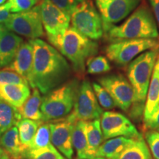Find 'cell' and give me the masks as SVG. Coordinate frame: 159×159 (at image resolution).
I'll return each instance as SVG.
<instances>
[{
	"label": "cell",
	"instance_id": "cell-1",
	"mask_svg": "<svg viewBox=\"0 0 159 159\" xmlns=\"http://www.w3.org/2000/svg\"><path fill=\"white\" fill-rule=\"evenodd\" d=\"M33 47V62L28 83L43 94L62 85L68 79L71 69L63 55L41 39L29 41Z\"/></svg>",
	"mask_w": 159,
	"mask_h": 159
},
{
	"label": "cell",
	"instance_id": "cell-2",
	"mask_svg": "<svg viewBox=\"0 0 159 159\" xmlns=\"http://www.w3.org/2000/svg\"><path fill=\"white\" fill-rule=\"evenodd\" d=\"M49 42L72 65L73 69L80 75L84 74L87 60L98 52V43L78 31L69 27L62 35L49 40Z\"/></svg>",
	"mask_w": 159,
	"mask_h": 159
},
{
	"label": "cell",
	"instance_id": "cell-3",
	"mask_svg": "<svg viewBox=\"0 0 159 159\" xmlns=\"http://www.w3.org/2000/svg\"><path fill=\"white\" fill-rule=\"evenodd\" d=\"M111 41L125 39H157L159 33L152 13L145 4L140 5L120 25H113L105 32Z\"/></svg>",
	"mask_w": 159,
	"mask_h": 159
},
{
	"label": "cell",
	"instance_id": "cell-4",
	"mask_svg": "<svg viewBox=\"0 0 159 159\" xmlns=\"http://www.w3.org/2000/svg\"><path fill=\"white\" fill-rule=\"evenodd\" d=\"M159 48L150 49L141 54L129 65L127 75L134 90L135 102L132 114L138 117L142 113L152 71L156 64Z\"/></svg>",
	"mask_w": 159,
	"mask_h": 159
},
{
	"label": "cell",
	"instance_id": "cell-5",
	"mask_svg": "<svg viewBox=\"0 0 159 159\" xmlns=\"http://www.w3.org/2000/svg\"><path fill=\"white\" fill-rule=\"evenodd\" d=\"M80 85L78 80L73 79L47 93L41 105L42 122L62 119L70 114L74 108Z\"/></svg>",
	"mask_w": 159,
	"mask_h": 159
},
{
	"label": "cell",
	"instance_id": "cell-6",
	"mask_svg": "<svg viewBox=\"0 0 159 159\" xmlns=\"http://www.w3.org/2000/svg\"><path fill=\"white\" fill-rule=\"evenodd\" d=\"M71 27L92 40L100 39L103 35L102 18L92 0H83L71 12Z\"/></svg>",
	"mask_w": 159,
	"mask_h": 159
},
{
	"label": "cell",
	"instance_id": "cell-7",
	"mask_svg": "<svg viewBox=\"0 0 159 159\" xmlns=\"http://www.w3.org/2000/svg\"><path fill=\"white\" fill-rule=\"evenodd\" d=\"M157 48H159V41L155 39L118 40L107 47L105 53L110 61L124 66L142 52Z\"/></svg>",
	"mask_w": 159,
	"mask_h": 159
},
{
	"label": "cell",
	"instance_id": "cell-8",
	"mask_svg": "<svg viewBox=\"0 0 159 159\" xmlns=\"http://www.w3.org/2000/svg\"><path fill=\"white\" fill-rule=\"evenodd\" d=\"M5 26L9 30L30 39L42 36L43 30L40 5L29 11L11 14Z\"/></svg>",
	"mask_w": 159,
	"mask_h": 159
},
{
	"label": "cell",
	"instance_id": "cell-9",
	"mask_svg": "<svg viewBox=\"0 0 159 159\" xmlns=\"http://www.w3.org/2000/svg\"><path fill=\"white\" fill-rule=\"evenodd\" d=\"M99 84L109 93L116 107L128 112L135 102V93L130 83L122 75H111L98 80Z\"/></svg>",
	"mask_w": 159,
	"mask_h": 159
},
{
	"label": "cell",
	"instance_id": "cell-10",
	"mask_svg": "<svg viewBox=\"0 0 159 159\" xmlns=\"http://www.w3.org/2000/svg\"><path fill=\"white\" fill-rule=\"evenodd\" d=\"M71 114L77 120L85 122L101 118L102 109L97 101L92 85L88 80H83L80 85Z\"/></svg>",
	"mask_w": 159,
	"mask_h": 159
},
{
	"label": "cell",
	"instance_id": "cell-11",
	"mask_svg": "<svg viewBox=\"0 0 159 159\" xmlns=\"http://www.w3.org/2000/svg\"><path fill=\"white\" fill-rule=\"evenodd\" d=\"M77 121L71 113L64 118L49 122L52 144L66 159H73L72 130Z\"/></svg>",
	"mask_w": 159,
	"mask_h": 159
},
{
	"label": "cell",
	"instance_id": "cell-12",
	"mask_svg": "<svg viewBox=\"0 0 159 159\" xmlns=\"http://www.w3.org/2000/svg\"><path fill=\"white\" fill-rule=\"evenodd\" d=\"M140 2L141 0H95L102 18L104 32L128 16Z\"/></svg>",
	"mask_w": 159,
	"mask_h": 159
},
{
	"label": "cell",
	"instance_id": "cell-13",
	"mask_svg": "<svg viewBox=\"0 0 159 159\" xmlns=\"http://www.w3.org/2000/svg\"><path fill=\"white\" fill-rule=\"evenodd\" d=\"M100 125L104 141L120 136L131 139L142 137L136 127L126 116L115 111L102 113Z\"/></svg>",
	"mask_w": 159,
	"mask_h": 159
},
{
	"label": "cell",
	"instance_id": "cell-14",
	"mask_svg": "<svg viewBox=\"0 0 159 159\" xmlns=\"http://www.w3.org/2000/svg\"><path fill=\"white\" fill-rule=\"evenodd\" d=\"M40 13L48 40L62 35L69 27L70 16L61 11L51 0H43Z\"/></svg>",
	"mask_w": 159,
	"mask_h": 159
},
{
	"label": "cell",
	"instance_id": "cell-15",
	"mask_svg": "<svg viewBox=\"0 0 159 159\" xmlns=\"http://www.w3.org/2000/svg\"><path fill=\"white\" fill-rule=\"evenodd\" d=\"M22 43L21 37L0 24V68L11 64Z\"/></svg>",
	"mask_w": 159,
	"mask_h": 159
},
{
	"label": "cell",
	"instance_id": "cell-16",
	"mask_svg": "<svg viewBox=\"0 0 159 159\" xmlns=\"http://www.w3.org/2000/svg\"><path fill=\"white\" fill-rule=\"evenodd\" d=\"M33 62V47L30 42L22 43L13 61L6 68L14 71L28 81Z\"/></svg>",
	"mask_w": 159,
	"mask_h": 159
},
{
	"label": "cell",
	"instance_id": "cell-17",
	"mask_svg": "<svg viewBox=\"0 0 159 159\" xmlns=\"http://www.w3.org/2000/svg\"><path fill=\"white\" fill-rule=\"evenodd\" d=\"M29 85L0 84V99L14 108H21L30 95Z\"/></svg>",
	"mask_w": 159,
	"mask_h": 159
},
{
	"label": "cell",
	"instance_id": "cell-18",
	"mask_svg": "<svg viewBox=\"0 0 159 159\" xmlns=\"http://www.w3.org/2000/svg\"><path fill=\"white\" fill-rule=\"evenodd\" d=\"M0 146L14 159H24L29 150L21 144L16 126L12 127L0 136Z\"/></svg>",
	"mask_w": 159,
	"mask_h": 159
},
{
	"label": "cell",
	"instance_id": "cell-19",
	"mask_svg": "<svg viewBox=\"0 0 159 159\" xmlns=\"http://www.w3.org/2000/svg\"><path fill=\"white\" fill-rule=\"evenodd\" d=\"M136 139L116 137L108 139L99 146L96 156L97 159H114L121 153Z\"/></svg>",
	"mask_w": 159,
	"mask_h": 159
},
{
	"label": "cell",
	"instance_id": "cell-20",
	"mask_svg": "<svg viewBox=\"0 0 159 159\" xmlns=\"http://www.w3.org/2000/svg\"><path fill=\"white\" fill-rule=\"evenodd\" d=\"M85 123V121L77 120L73 128L72 145L76 151L77 159H93L89 151Z\"/></svg>",
	"mask_w": 159,
	"mask_h": 159
},
{
	"label": "cell",
	"instance_id": "cell-21",
	"mask_svg": "<svg viewBox=\"0 0 159 159\" xmlns=\"http://www.w3.org/2000/svg\"><path fill=\"white\" fill-rule=\"evenodd\" d=\"M41 102L42 97L40 94V91L38 89L34 88L32 94L25 103L21 105V108L18 109L21 118L42 122V114L41 111Z\"/></svg>",
	"mask_w": 159,
	"mask_h": 159
},
{
	"label": "cell",
	"instance_id": "cell-22",
	"mask_svg": "<svg viewBox=\"0 0 159 159\" xmlns=\"http://www.w3.org/2000/svg\"><path fill=\"white\" fill-rule=\"evenodd\" d=\"M85 134H86L89 153L93 159H97L96 156L97 150L104 142L99 119L86 122Z\"/></svg>",
	"mask_w": 159,
	"mask_h": 159
},
{
	"label": "cell",
	"instance_id": "cell-23",
	"mask_svg": "<svg viewBox=\"0 0 159 159\" xmlns=\"http://www.w3.org/2000/svg\"><path fill=\"white\" fill-rule=\"evenodd\" d=\"M159 102V69L154 66L144 108V121L152 115Z\"/></svg>",
	"mask_w": 159,
	"mask_h": 159
},
{
	"label": "cell",
	"instance_id": "cell-24",
	"mask_svg": "<svg viewBox=\"0 0 159 159\" xmlns=\"http://www.w3.org/2000/svg\"><path fill=\"white\" fill-rule=\"evenodd\" d=\"M114 159H153L146 142L142 137L134 142Z\"/></svg>",
	"mask_w": 159,
	"mask_h": 159
},
{
	"label": "cell",
	"instance_id": "cell-25",
	"mask_svg": "<svg viewBox=\"0 0 159 159\" xmlns=\"http://www.w3.org/2000/svg\"><path fill=\"white\" fill-rule=\"evenodd\" d=\"M21 119L17 108L0 99V136Z\"/></svg>",
	"mask_w": 159,
	"mask_h": 159
},
{
	"label": "cell",
	"instance_id": "cell-26",
	"mask_svg": "<svg viewBox=\"0 0 159 159\" xmlns=\"http://www.w3.org/2000/svg\"><path fill=\"white\" fill-rule=\"evenodd\" d=\"M42 122L28 119H21L17 123L16 127L19 130V139L21 144L28 150L31 148L33 139L36 134L39 125Z\"/></svg>",
	"mask_w": 159,
	"mask_h": 159
},
{
	"label": "cell",
	"instance_id": "cell-27",
	"mask_svg": "<svg viewBox=\"0 0 159 159\" xmlns=\"http://www.w3.org/2000/svg\"><path fill=\"white\" fill-rule=\"evenodd\" d=\"M24 159H66L51 144L46 148L29 150Z\"/></svg>",
	"mask_w": 159,
	"mask_h": 159
},
{
	"label": "cell",
	"instance_id": "cell-28",
	"mask_svg": "<svg viewBox=\"0 0 159 159\" xmlns=\"http://www.w3.org/2000/svg\"><path fill=\"white\" fill-rule=\"evenodd\" d=\"M52 144L51 133L49 122H42L38 128L36 134L33 139V144L30 150H35L46 148Z\"/></svg>",
	"mask_w": 159,
	"mask_h": 159
},
{
	"label": "cell",
	"instance_id": "cell-29",
	"mask_svg": "<svg viewBox=\"0 0 159 159\" xmlns=\"http://www.w3.org/2000/svg\"><path fill=\"white\" fill-rule=\"evenodd\" d=\"M85 65L87 66V72L91 75L102 74L111 69L108 60L102 55L90 57L87 60Z\"/></svg>",
	"mask_w": 159,
	"mask_h": 159
},
{
	"label": "cell",
	"instance_id": "cell-30",
	"mask_svg": "<svg viewBox=\"0 0 159 159\" xmlns=\"http://www.w3.org/2000/svg\"><path fill=\"white\" fill-rule=\"evenodd\" d=\"M92 88L99 105L105 109H113L116 107V103L111 95L99 83H93Z\"/></svg>",
	"mask_w": 159,
	"mask_h": 159
},
{
	"label": "cell",
	"instance_id": "cell-31",
	"mask_svg": "<svg viewBox=\"0 0 159 159\" xmlns=\"http://www.w3.org/2000/svg\"><path fill=\"white\" fill-rule=\"evenodd\" d=\"M0 84H26L28 81L14 71L5 68L0 70Z\"/></svg>",
	"mask_w": 159,
	"mask_h": 159
},
{
	"label": "cell",
	"instance_id": "cell-32",
	"mask_svg": "<svg viewBox=\"0 0 159 159\" xmlns=\"http://www.w3.org/2000/svg\"><path fill=\"white\" fill-rule=\"evenodd\" d=\"M148 148L154 159H159V132L150 130L146 134Z\"/></svg>",
	"mask_w": 159,
	"mask_h": 159
},
{
	"label": "cell",
	"instance_id": "cell-33",
	"mask_svg": "<svg viewBox=\"0 0 159 159\" xmlns=\"http://www.w3.org/2000/svg\"><path fill=\"white\" fill-rule=\"evenodd\" d=\"M38 0H9L11 11L13 13L25 12L32 9Z\"/></svg>",
	"mask_w": 159,
	"mask_h": 159
},
{
	"label": "cell",
	"instance_id": "cell-34",
	"mask_svg": "<svg viewBox=\"0 0 159 159\" xmlns=\"http://www.w3.org/2000/svg\"><path fill=\"white\" fill-rule=\"evenodd\" d=\"M61 11L70 16L71 12L83 0H51Z\"/></svg>",
	"mask_w": 159,
	"mask_h": 159
},
{
	"label": "cell",
	"instance_id": "cell-35",
	"mask_svg": "<svg viewBox=\"0 0 159 159\" xmlns=\"http://www.w3.org/2000/svg\"><path fill=\"white\" fill-rule=\"evenodd\" d=\"M144 122L146 128L152 130H159V102L152 115Z\"/></svg>",
	"mask_w": 159,
	"mask_h": 159
},
{
	"label": "cell",
	"instance_id": "cell-36",
	"mask_svg": "<svg viewBox=\"0 0 159 159\" xmlns=\"http://www.w3.org/2000/svg\"><path fill=\"white\" fill-rule=\"evenodd\" d=\"M11 7L10 3L7 2L0 5V24H5L11 16Z\"/></svg>",
	"mask_w": 159,
	"mask_h": 159
},
{
	"label": "cell",
	"instance_id": "cell-37",
	"mask_svg": "<svg viewBox=\"0 0 159 159\" xmlns=\"http://www.w3.org/2000/svg\"><path fill=\"white\" fill-rule=\"evenodd\" d=\"M150 3L159 27V0H150Z\"/></svg>",
	"mask_w": 159,
	"mask_h": 159
},
{
	"label": "cell",
	"instance_id": "cell-38",
	"mask_svg": "<svg viewBox=\"0 0 159 159\" xmlns=\"http://www.w3.org/2000/svg\"><path fill=\"white\" fill-rule=\"evenodd\" d=\"M1 159H14V158H13L12 157L10 156L8 154L5 152V153H4V155L2 156V157L1 158Z\"/></svg>",
	"mask_w": 159,
	"mask_h": 159
},
{
	"label": "cell",
	"instance_id": "cell-39",
	"mask_svg": "<svg viewBox=\"0 0 159 159\" xmlns=\"http://www.w3.org/2000/svg\"><path fill=\"white\" fill-rule=\"evenodd\" d=\"M5 150H3L2 148V147L0 146V159H1L2 157V156L4 155V153H5Z\"/></svg>",
	"mask_w": 159,
	"mask_h": 159
},
{
	"label": "cell",
	"instance_id": "cell-40",
	"mask_svg": "<svg viewBox=\"0 0 159 159\" xmlns=\"http://www.w3.org/2000/svg\"><path fill=\"white\" fill-rule=\"evenodd\" d=\"M155 67L157 69H159V55H158V57L156 60V64H155Z\"/></svg>",
	"mask_w": 159,
	"mask_h": 159
},
{
	"label": "cell",
	"instance_id": "cell-41",
	"mask_svg": "<svg viewBox=\"0 0 159 159\" xmlns=\"http://www.w3.org/2000/svg\"><path fill=\"white\" fill-rule=\"evenodd\" d=\"M6 0H0V5H2V4L5 3Z\"/></svg>",
	"mask_w": 159,
	"mask_h": 159
},
{
	"label": "cell",
	"instance_id": "cell-42",
	"mask_svg": "<svg viewBox=\"0 0 159 159\" xmlns=\"http://www.w3.org/2000/svg\"><path fill=\"white\" fill-rule=\"evenodd\" d=\"M158 132H159V130H158Z\"/></svg>",
	"mask_w": 159,
	"mask_h": 159
}]
</instances>
